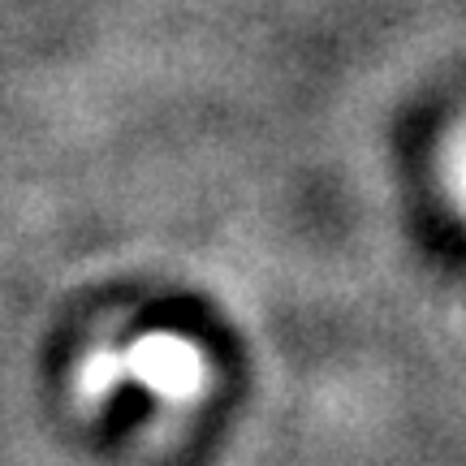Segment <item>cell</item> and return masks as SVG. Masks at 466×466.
<instances>
[{
	"label": "cell",
	"mask_w": 466,
	"mask_h": 466,
	"mask_svg": "<svg viewBox=\"0 0 466 466\" xmlns=\"http://www.w3.org/2000/svg\"><path fill=\"white\" fill-rule=\"evenodd\" d=\"M121 371H134L165 398H190L203 380V359L182 337H147L130 350V359H121Z\"/></svg>",
	"instance_id": "1"
}]
</instances>
